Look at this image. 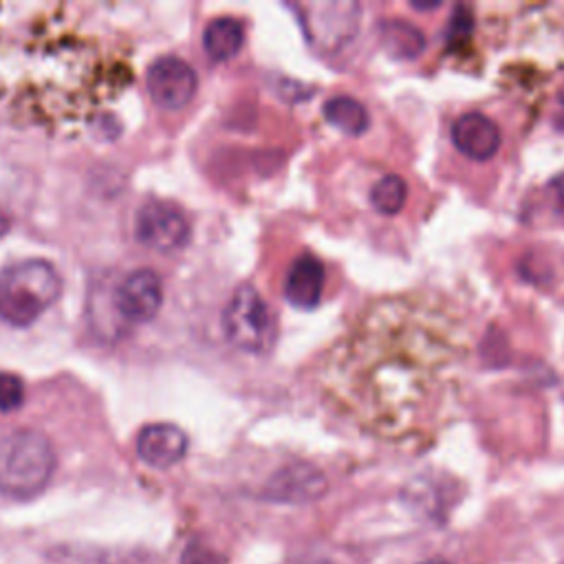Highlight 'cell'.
Listing matches in <instances>:
<instances>
[{
  "label": "cell",
  "mask_w": 564,
  "mask_h": 564,
  "mask_svg": "<svg viewBox=\"0 0 564 564\" xmlns=\"http://www.w3.org/2000/svg\"><path fill=\"white\" fill-rule=\"evenodd\" d=\"M57 456L48 436L37 430H15L0 438V494L29 500L46 489Z\"/></svg>",
  "instance_id": "6da1fadb"
},
{
  "label": "cell",
  "mask_w": 564,
  "mask_h": 564,
  "mask_svg": "<svg viewBox=\"0 0 564 564\" xmlns=\"http://www.w3.org/2000/svg\"><path fill=\"white\" fill-rule=\"evenodd\" d=\"M62 293L57 269L40 258L0 271V319L11 326L33 324Z\"/></svg>",
  "instance_id": "7a4b0ae2"
},
{
  "label": "cell",
  "mask_w": 564,
  "mask_h": 564,
  "mask_svg": "<svg viewBox=\"0 0 564 564\" xmlns=\"http://www.w3.org/2000/svg\"><path fill=\"white\" fill-rule=\"evenodd\" d=\"M225 339L249 355H267L275 344V322L269 304L251 284H240L223 311Z\"/></svg>",
  "instance_id": "3957f363"
},
{
  "label": "cell",
  "mask_w": 564,
  "mask_h": 564,
  "mask_svg": "<svg viewBox=\"0 0 564 564\" xmlns=\"http://www.w3.org/2000/svg\"><path fill=\"white\" fill-rule=\"evenodd\" d=\"M134 234L152 251L170 253L187 242L189 223L178 207L163 200H148L137 212Z\"/></svg>",
  "instance_id": "277c9868"
},
{
  "label": "cell",
  "mask_w": 564,
  "mask_h": 564,
  "mask_svg": "<svg viewBox=\"0 0 564 564\" xmlns=\"http://www.w3.org/2000/svg\"><path fill=\"white\" fill-rule=\"evenodd\" d=\"M148 93L159 108L181 110L185 108L198 88L196 70L181 57L165 55L148 68Z\"/></svg>",
  "instance_id": "5b68a950"
},
{
  "label": "cell",
  "mask_w": 564,
  "mask_h": 564,
  "mask_svg": "<svg viewBox=\"0 0 564 564\" xmlns=\"http://www.w3.org/2000/svg\"><path fill=\"white\" fill-rule=\"evenodd\" d=\"M117 313L132 324H145L163 306V282L152 269H134L119 280L112 293Z\"/></svg>",
  "instance_id": "8992f818"
},
{
  "label": "cell",
  "mask_w": 564,
  "mask_h": 564,
  "mask_svg": "<svg viewBox=\"0 0 564 564\" xmlns=\"http://www.w3.org/2000/svg\"><path fill=\"white\" fill-rule=\"evenodd\" d=\"M326 491L324 474L308 463H291L278 469L264 485L262 498L282 505H306Z\"/></svg>",
  "instance_id": "52a82bcc"
},
{
  "label": "cell",
  "mask_w": 564,
  "mask_h": 564,
  "mask_svg": "<svg viewBox=\"0 0 564 564\" xmlns=\"http://www.w3.org/2000/svg\"><path fill=\"white\" fill-rule=\"evenodd\" d=\"M139 458L156 469H167L187 454V434L174 423L145 425L137 436Z\"/></svg>",
  "instance_id": "ba28073f"
},
{
  "label": "cell",
  "mask_w": 564,
  "mask_h": 564,
  "mask_svg": "<svg viewBox=\"0 0 564 564\" xmlns=\"http://www.w3.org/2000/svg\"><path fill=\"white\" fill-rule=\"evenodd\" d=\"M452 141L456 150L474 161L491 159L502 141L500 128L482 112H465L452 123Z\"/></svg>",
  "instance_id": "9c48e42d"
},
{
  "label": "cell",
  "mask_w": 564,
  "mask_h": 564,
  "mask_svg": "<svg viewBox=\"0 0 564 564\" xmlns=\"http://www.w3.org/2000/svg\"><path fill=\"white\" fill-rule=\"evenodd\" d=\"M324 291V264L313 253H302L293 260L286 280L284 297L295 308H315Z\"/></svg>",
  "instance_id": "30bf717a"
},
{
  "label": "cell",
  "mask_w": 564,
  "mask_h": 564,
  "mask_svg": "<svg viewBox=\"0 0 564 564\" xmlns=\"http://www.w3.org/2000/svg\"><path fill=\"white\" fill-rule=\"evenodd\" d=\"M245 44V29L236 18H214L203 31V48L214 62L231 59Z\"/></svg>",
  "instance_id": "8fae6325"
},
{
  "label": "cell",
  "mask_w": 564,
  "mask_h": 564,
  "mask_svg": "<svg viewBox=\"0 0 564 564\" xmlns=\"http://www.w3.org/2000/svg\"><path fill=\"white\" fill-rule=\"evenodd\" d=\"M324 117L330 126H335L337 130L346 132V134H361L370 119H368V110L361 101H357L350 95H335L324 104Z\"/></svg>",
  "instance_id": "7c38bea8"
},
{
  "label": "cell",
  "mask_w": 564,
  "mask_h": 564,
  "mask_svg": "<svg viewBox=\"0 0 564 564\" xmlns=\"http://www.w3.org/2000/svg\"><path fill=\"white\" fill-rule=\"evenodd\" d=\"M386 48L397 57H416L425 48L423 33L403 20H390L381 26Z\"/></svg>",
  "instance_id": "4fadbf2b"
},
{
  "label": "cell",
  "mask_w": 564,
  "mask_h": 564,
  "mask_svg": "<svg viewBox=\"0 0 564 564\" xmlns=\"http://www.w3.org/2000/svg\"><path fill=\"white\" fill-rule=\"evenodd\" d=\"M405 194H408V187L403 183L401 176L397 174H386L381 176L372 189H370V203L372 207L379 212V214H386V216H394L403 209L405 205Z\"/></svg>",
  "instance_id": "5bb4252c"
},
{
  "label": "cell",
  "mask_w": 564,
  "mask_h": 564,
  "mask_svg": "<svg viewBox=\"0 0 564 564\" xmlns=\"http://www.w3.org/2000/svg\"><path fill=\"white\" fill-rule=\"evenodd\" d=\"M51 564H115V560L99 549L86 551L84 546H59L55 553H48Z\"/></svg>",
  "instance_id": "9a60e30c"
},
{
  "label": "cell",
  "mask_w": 564,
  "mask_h": 564,
  "mask_svg": "<svg viewBox=\"0 0 564 564\" xmlns=\"http://www.w3.org/2000/svg\"><path fill=\"white\" fill-rule=\"evenodd\" d=\"M24 403V381L18 375L0 372V412H13Z\"/></svg>",
  "instance_id": "2e32d148"
},
{
  "label": "cell",
  "mask_w": 564,
  "mask_h": 564,
  "mask_svg": "<svg viewBox=\"0 0 564 564\" xmlns=\"http://www.w3.org/2000/svg\"><path fill=\"white\" fill-rule=\"evenodd\" d=\"M181 564H225V562L216 551L194 542V544L185 546V551L181 555Z\"/></svg>",
  "instance_id": "e0dca14e"
},
{
  "label": "cell",
  "mask_w": 564,
  "mask_h": 564,
  "mask_svg": "<svg viewBox=\"0 0 564 564\" xmlns=\"http://www.w3.org/2000/svg\"><path fill=\"white\" fill-rule=\"evenodd\" d=\"M471 29V15L467 11V7H456L454 15H452V24H449V42H460L463 37H467Z\"/></svg>",
  "instance_id": "ac0fdd59"
},
{
  "label": "cell",
  "mask_w": 564,
  "mask_h": 564,
  "mask_svg": "<svg viewBox=\"0 0 564 564\" xmlns=\"http://www.w3.org/2000/svg\"><path fill=\"white\" fill-rule=\"evenodd\" d=\"M549 194H551V200H553V207H555L557 216L564 220V174L555 176L549 183Z\"/></svg>",
  "instance_id": "d6986e66"
},
{
  "label": "cell",
  "mask_w": 564,
  "mask_h": 564,
  "mask_svg": "<svg viewBox=\"0 0 564 564\" xmlns=\"http://www.w3.org/2000/svg\"><path fill=\"white\" fill-rule=\"evenodd\" d=\"M419 564H449L445 560H425V562H419Z\"/></svg>",
  "instance_id": "ffe728a7"
},
{
  "label": "cell",
  "mask_w": 564,
  "mask_h": 564,
  "mask_svg": "<svg viewBox=\"0 0 564 564\" xmlns=\"http://www.w3.org/2000/svg\"><path fill=\"white\" fill-rule=\"evenodd\" d=\"M562 112H564V101H562ZM562 126H564V117H562Z\"/></svg>",
  "instance_id": "44dd1931"
}]
</instances>
